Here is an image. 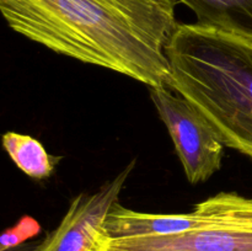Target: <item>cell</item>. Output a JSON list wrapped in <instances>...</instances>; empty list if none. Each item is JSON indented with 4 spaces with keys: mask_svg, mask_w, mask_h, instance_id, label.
<instances>
[{
    "mask_svg": "<svg viewBox=\"0 0 252 251\" xmlns=\"http://www.w3.org/2000/svg\"><path fill=\"white\" fill-rule=\"evenodd\" d=\"M177 0H0L11 30L71 59L167 86Z\"/></svg>",
    "mask_w": 252,
    "mask_h": 251,
    "instance_id": "6da1fadb",
    "label": "cell"
},
{
    "mask_svg": "<svg viewBox=\"0 0 252 251\" xmlns=\"http://www.w3.org/2000/svg\"><path fill=\"white\" fill-rule=\"evenodd\" d=\"M166 56L167 86L207 121L224 147L252 160V38L179 24Z\"/></svg>",
    "mask_w": 252,
    "mask_h": 251,
    "instance_id": "7a4b0ae2",
    "label": "cell"
},
{
    "mask_svg": "<svg viewBox=\"0 0 252 251\" xmlns=\"http://www.w3.org/2000/svg\"><path fill=\"white\" fill-rule=\"evenodd\" d=\"M150 97L164 122L187 181L198 185L219 171L224 144L207 121L169 86L149 88Z\"/></svg>",
    "mask_w": 252,
    "mask_h": 251,
    "instance_id": "3957f363",
    "label": "cell"
},
{
    "mask_svg": "<svg viewBox=\"0 0 252 251\" xmlns=\"http://www.w3.org/2000/svg\"><path fill=\"white\" fill-rule=\"evenodd\" d=\"M134 167L133 159L97 191L74 197L64 218L39 244L38 251H98L105 239L108 213L120 202L121 192Z\"/></svg>",
    "mask_w": 252,
    "mask_h": 251,
    "instance_id": "277c9868",
    "label": "cell"
},
{
    "mask_svg": "<svg viewBox=\"0 0 252 251\" xmlns=\"http://www.w3.org/2000/svg\"><path fill=\"white\" fill-rule=\"evenodd\" d=\"M249 197L236 192H220L196 204L189 213L153 214L121 206L111 209L105 223V239L162 236L199 229L229 218L239 211Z\"/></svg>",
    "mask_w": 252,
    "mask_h": 251,
    "instance_id": "5b68a950",
    "label": "cell"
},
{
    "mask_svg": "<svg viewBox=\"0 0 252 251\" xmlns=\"http://www.w3.org/2000/svg\"><path fill=\"white\" fill-rule=\"evenodd\" d=\"M98 251H252V198L217 223L174 235L103 239Z\"/></svg>",
    "mask_w": 252,
    "mask_h": 251,
    "instance_id": "8992f818",
    "label": "cell"
},
{
    "mask_svg": "<svg viewBox=\"0 0 252 251\" xmlns=\"http://www.w3.org/2000/svg\"><path fill=\"white\" fill-rule=\"evenodd\" d=\"M193 11L197 22L252 38V0H177Z\"/></svg>",
    "mask_w": 252,
    "mask_h": 251,
    "instance_id": "52a82bcc",
    "label": "cell"
},
{
    "mask_svg": "<svg viewBox=\"0 0 252 251\" xmlns=\"http://www.w3.org/2000/svg\"><path fill=\"white\" fill-rule=\"evenodd\" d=\"M2 148L14 164L25 175L34 180L51 176L62 160L61 157L49 154L36 138L12 130L2 135Z\"/></svg>",
    "mask_w": 252,
    "mask_h": 251,
    "instance_id": "ba28073f",
    "label": "cell"
},
{
    "mask_svg": "<svg viewBox=\"0 0 252 251\" xmlns=\"http://www.w3.org/2000/svg\"><path fill=\"white\" fill-rule=\"evenodd\" d=\"M41 233V224L30 216L21 217L19 221L11 228L6 229L0 238V251L15 248L27 243Z\"/></svg>",
    "mask_w": 252,
    "mask_h": 251,
    "instance_id": "9c48e42d",
    "label": "cell"
},
{
    "mask_svg": "<svg viewBox=\"0 0 252 251\" xmlns=\"http://www.w3.org/2000/svg\"><path fill=\"white\" fill-rule=\"evenodd\" d=\"M39 244L37 243H25L21 244L19 246H15V248L7 249L4 251H38Z\"/></svg>",
    "mask_w": 252,
    "mask_h": 251,
    "instance_id": "30bf717a",
    "label": "cell"
}]
</instances>
